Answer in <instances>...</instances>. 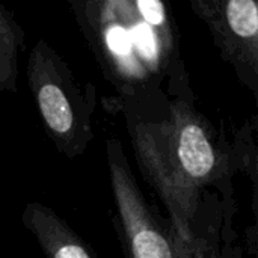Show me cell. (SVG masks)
<instances>
[{
	"mask_svg": "<svg viewBox=\"0 0 258 258\" xmlns=\"http://www.w3.org/2000/svg\"><path fill=\"white\" fill-rule=\"evenodd\" d=\"M121 109L142 178L160 198L174 231L195 243L204 194L228 178L236 157L195 107L194 94L122 98Z\"/></svg>",
	"mask_w": 258,
	"mask_h": 258,
	"instance_id": "obj_1",
	"label": "cell"
},
{
	"mask_svg": "<svg viewBox=\"0 0 258 258\" xmlns=\"http://www.w3.org/2000/svg\"><path fill=\"white\" fill-rule=\"evenodd\" d=\"M106 80L119 98L192 95L175 18L160 0L68 3Z\"/></svg>",
	"mask_w": 258,
	"mask_h": 258,
	"instance_id": "obj_2",
	"label": "cell"
},
{
	"mask_svg": "<svg viewBox=\"0 0 258 258\" xmlns=\"http://www.w3.org/2000/svg\"><path fill=\"white\" fill-rule=\"evenodd\" d=\"M27 82L57 151L68 159L80 157L94 139L95 88L82 86L63 57L42 38L30 50Z\"/></svg>",
	"mask_w": 258,
	"mask_h": 258,
	"instance_id": "obj_3",
	"label": "cell"
},
{
	"mask_svg": "<svg viewBox=\"0 0 258 258\" xmlns=\"http://www.w3.org/2000/svg\"><path fill=\"white\" fill-rule=\"evenodd\" d=\"M106 159L125 257L213 258V246L203 236L195 243L184 242L147 203L119 139H107Z\"/></svg>",
	"mask_w": 258,
	"mask_h": 258,
	"instance_id": "obj_4",
	"label": "cell"
},
{
	"mask_svg": "<svg viewBox=\"0 0 258 258\" xmlns=\"http://www.w3.org/2000/svg\"><path fill=\"white\" fill-rule=\"evenodd\" d=\"M207 26L221 57L258 97V3L255 0H189Z\"/></svg>",
	"mask_w": 258,
	"mask_h": 258,
	"instance_id": "obj_5",
	"label": "cell"
},
{
	"mask_svg": "<svg viewBox=\"0 0 258 258\" xmlns=\"http://www.w3.org/2000/svg\"><path fill=\"white\" fill-rule=\"evenodd\" d=\"M21 222L45 258H97L91 246L45 204L27 203Z\"/></svg>",
	"mask_w": 258,
	"mask_h": 258,
	"instance_id": "obj_6",
	"label": "cell"
},
{
	"mask_svg": "<svg viewBox=\"0 0 258 258\" xmlns=\"http://www.w3.org/2000/svg\"><path fill=\"white\" fill-rule=\"evenodd\" d=\"M24 32L14 14L0 3V91L17 94Z\"/></svg>",
	"mask_w": 258,
	"mask_h": 258,
	"instance_id": "obj_7",
	"label": "cell"
},
{
	"mask_svg": "<svg viewBox=\"0 0 258 258\" xmlns=\"http://www.w3.org/2000/svg\"><path fill=\"white\" fill-rule=\"evenodd\" d=\"M213 258H237V257L234 255V251H233V249L221 251V249H218L216 246H213Z\"/></svg>",
	"mask_w": 258,
	"mask_h": 258,
	"instance_id": "obj_8",
	"label": "cell"
}]
</instances>
